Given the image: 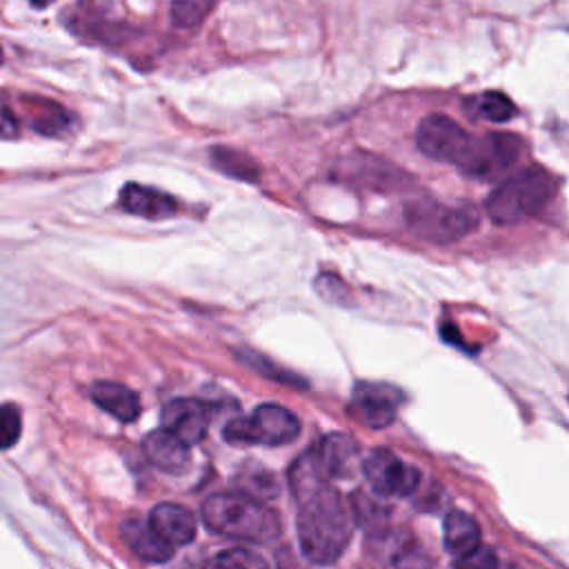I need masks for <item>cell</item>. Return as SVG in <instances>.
I'll use <instances>...</instances> for the list:
<instances>
[{
	"label": "cell",
	"mask_w": 569,
	"mask_h": 569,
	"mask_svg": "<svg viewBox=\"0 0 569 569\" xmlns=\"http://www.w3.org/2000/svg\"><path fill=\"white\" fill-rule=\"evenodd\" d=\"M20 133V124L16 113L11 111L9 102L4 100V96L0 93V138L4 140H13Z\"/></svg>",
	"instance_id": "484cf974"
},
{
	"label": "cell",
	"mask_w": 569,
	"mask_h": 569,
	"mask_svg": "<svg viewBox=\"0 0 569 569\" xmlns=\"http://www.w3.org/2000/svg\"><path fill=\"white\" fill-rule=\"evenodd\" d=\"M469 107L478 118H485L489 122H507L516 116V104L500 91H485L476 96Z\"/></svg>",
	"instance_id": "ffe728a7"
},
{
	"label": "cell",
	"mask_w": 569,
	"mask_h": 569,
	"mask_svg": "<svg viewBox=\"0 0 569 569\" xmlns=\"http://www.w3.org/2000/svg\"><path fill=\"white\" fill-rule=\"evenodd\" d=\"M471 136L449 116L445 113H429L420 120L416 129V144L418 149L433 160L442 162H458L462 151L467 149Z\"/></svg>",
	"instance_id": "9c48e42d"
},
{
	"label": "cell",
	"mask_w": 569,
	"mask_h": 569,
	"mask_svg": "<svg viewBox=\"0 0 569 569\" xmlns=\"http://www.w3.org/2000/svg\"><path fill=\"white\" fill-rule=\"evenodd\" d=\"M202 522L213 533L249 540L271 542L280 536L278 513L262 502V498L247 491H220L202 502Z\"/></svg>",
	"instance_id": "7a4b0ae2"
},
{
	"label": "cell",
	"mask_w": 569,
	"mask_h": 569,
	"mask_svg": "<svg viewBox=\"0 0 569 569\" xmlns=\"http://www.w3.org/2000/svg\"><path fill=\"white\" fill-rule=\"evenodd\" d=\"M442 540H445V549L453 558H460L480 545V525L467 511L453 509L445 516Z\"/></svg>",
	"instance_id": "e0dca14e"
},
{
	"label": "cell",
	"mask_w": 569,
	"mask_h": 569,
	"mask_svg": "<svg viewBox=\"0 0 569 569\" xmlns=\"http://www.w3.org/2000/svg\"><path fill=\"white\" fill-rule=\"evenodd\" d=\"M0 60H2V53H0Z\"/></svg>",
	"instance_id": "83f0119b"
},
{
	"label": "cell",
	"mask_w": 569,
	"mask_h": 569,
	"mask_svg": "<svg viewBox=\"0 0 569 569\" xmlns=\"http://www.w3.org/2000/svg\"><path fill=\"white\" fill-rule=\"evenodd\" d=\"M29 111H31V127L44 136H60L64 129H69L71 116L56 102L36 98Z\"/></svg>",
	"instance_id": "ac0fdd59"
},
{
	"label": "cell",
	"mask_w": 569,
	"mask_h": 569,
	"mask_svg": "<svg viewBox=\"0 0 569 569\" xmlns=\"http://www.w3.org/2000/svg\"><path fill=\"white\" fill-rule=\"evenodd\" d=\"M120 531L124 542L136 551V556L147 562H167L173 556V545L156 533L149 522L127 520Z\"/></svg>",
	"instance_id": "2e32d148"
},
{
	"label": "cell",
	"mask_w": 569,
	"mask_h": 569,
	"mask_svg": "<svg viewBox=\"0 0 569 569\" xmlns=\"http://www.w3.org/2000/svg\"><path fill=\"white\" fill-rule=\"evenodd\" d=\"M33 7H38V9H44V7H49L53 0H29Z\"/></svg>",
	"instance_id": "4316f807"
},
{
	"label": "cell",
	"mask_w": 569,
	"mask_h": 569,
	"mask_svg": "<svg viewBox=\"0 0 569 569\" xmlns=\"http://www.w3.org/2000/svg\"><path fill=\"white\" fill-rule=\"evenodd\" d=\"M120 204L129 213H136V216H142V218H151V220L169 218L178 209V202L169 193L158 191L153 187L136 184V182H129V184L122 187Z\"/></svg>",
	"instance_id": "5bb4252c"
},
{
	"label": "cell",
	"mask_w": 569,
	"mask_h": 569,
	"mask_svg": "<svg viewBox=\"0 0 569 569\" xmlns=\"http://www.w3.org/2000/svg\"><path fill=\"white\" fill-rule=\"evenodd\" d=\"M522 149L525 144L516 133L496 131L480 138L471 136L456 167L471 178L493 180L518 162V158L522 156Z\"/></svg>",
	"instance_id": "5b68a950"
},
{
	"label": "cell",
	"mask_w": 569,
	"mask_h": 569,
	"mask_svg": "<svg viewBox=\"0 0 569 569\" xmlns=\"http://www.w3.org/2000/svg\"><path fill=\"white\" fill-rule=\"evenodd\" d=\"M160 422L191 447L198 445L207 433L209 409L196 398H176L164 405Z\"/></svg>",
	"instance_id": "30bf717a"
},
{
	"label": "cell",
	"mask_w": 569,
	"mask_h": 569,
	"mask_svg": "<svg viewBox=\"0 0 569 569\" xmlns=\"http://www.w3.org/2000/svg\"><path fill=\"white\" fill-rule=\"evenodd\" d=\"M313 456H316V462H318L320 471L329 480H340V478L353 476L356 469L362 462L353 438H349L347 433H329V436H325L320 440L318 449L313 451Z\"/></svg>",
	"instance_id": "8fae6325"
},
{
	"label": "cell",
	"mask_w": 569,
	"mask_h": 569,
	"mask_svg": "<svg viewBox=\"0 0 569 569\" xmlns=\"http://www.w3.org/2000/svg\"><path fill=\"white\" fill-rule=\"evenodd\" d=\"M360 469L378 496H411L420 482L418 469L387 449H373L362 458Z\"/></svg>",
	"instance_id": "ba28073f"
},
{
	"label": "cell",
	"mask_w": 569,
	"mask_h": 569,
	"mask_svg": "<svg viewBox=\"0 0 569 569\" xmlns=\"http://www.w3.org/2000/svg\"><path fill=\"white\" fill-rule=\"evenodd\" d=\"M222 436L231 445L280 447L300 436V422L282 405L264 402L256 407L253 413L229 420Z\"/></svg>",
	"instance_id": "277c9868"
},
{
	"label": "cell",
	"mask_w": 569,
	"mask_h": 569,
	"mask_svg": "<svg viewBox=\"0 0 569 569\" xmlns=\"http://www.w3.org/2000/svg\"><path fill=\"white\" fill-rule=\"evenodd\" d=\"M211 162L227 176L238 180H258L260 167L242 151L229 149V147H216L211 149Z\"/></svg>",
	"instance_id": "d6986e66"
},
{
	"label": "cell",
	"mask_w": 569,
	"mask_h": 569,
	"mask_svg": "<svg viewBox=\"0 0 569 569\" xmlns=\"http://www.w3.org/2000/svg\"><path fill=\"white\" fill-rule=\"evenodd\" d=\"M142 451L156 469L173 476L184 473L191 462L189 445L164 427L147 433V438L142 440Z\"/></svg>",
	"instance_id": "7c38bea8"
},
{
	"label": "cell",
	"mask_w": 569,
	"mask_h": 569,
	"mask_svg": "<svg viewBox=\"0 0 569 569\" xmlns=\"http://www.w3.org/2000/svg\"><path fill=\"white\" fill-rule=\"evenodd\" d=\"M22 433V413L13 402L0 405V449H9Z\"/></svg>",
	"instance_id": "603a6c76"
},
{
	"label": "cell",
	"mask_w": 569,
	"mask_h": 569,
	"mask_svg": "<svg viewBox=\"0 0 569 569\" xmlns=\"http://www.w3.org/2000/svg\"><path fill=\"white\" fill-rule=\"evenodd\" d=\"M480 222V216L469 204H440V202H416L409 209V227L416 236L431 242H456L471 233Z\"/></svg>",
	"instance_id": "8992f818"
},
{
	"label": "cell",
	"mask_w": 569,
	"mask_h": 569,
	"mask_svg": "<svg viewBox=\"0 0 569 569\" xmlns=\"http://www.w3.org/2000/svg\"><path fill=\"white\" fill-rule=\"evenodd\" d=\"M289 485L296 502V527L302 556L316 565H329L342 556L351 538V516L340 493L320 471L313 453H302Z\"/></svg>",
	"instance_id": "6da1fadb"
},
{
	"label": "cell",
	"mask_w": 569,
	"mask_h": 569,
	"mask_svg": "<svg viewBox=\"0 0 569 569\" xmlns=\"http://www.w3.org/2000/svg\"><path fill=\"white\" fill-rule=\"evenodd\" d=\"M556 178L542 167H527L505 178L487 198V216L496 224H513L540 213L556 196Z\"/></svg>",
	"instance_id": "3957f363"
},
{
	"label": "cell",
	"mask_w": 569,
	"mask_h": 569,
	"mask_svg": "<svg viewBox=\"0 0 569 569\" xmlns=\"http://www.w3.org/2000/svg\"><path fill=\"white\" fill-rule=\"evenodd\" d=\"M453 565L456 567H482V569H489V567L498 565V558H496V553L489 547L478 545L469 553H465L460 558H453Z\"/></svg>",
	"instance_id": "d4e9b609"
},
{
	"label": "cell",
	"mask_w": 569,
	"mask_h": 569,
	"mask_svg": "<svg viewBox=\"0 0 569 569\" xmlns=\"http://www.w3.org/2000/svg\"><path fill=\"white\" fill-rule=\"evenodd\" d=\"M402 391L387 382H358L351 391L347 411L369 429L389 427L400 409Z\"/></svg>",
	"instance_id": "52a82bcc"
},
{
	"label": "cell",
	"mask_w": 569,
	"mask_h": 569,
	"mask_svg": "<svg viewBox=\"0 0 569 569\" xmlns=\"http://www.w3.org/2000/svg\"><path fill=\"white\" fill-rule=\"evenodd\" d=\"M211 565L216 567H264L267 560L249 549H227L211 558Z\"/></svg>",
	"instance_id": "cb8c5ba5"
},
{
	"label": "cell",
	"mask_w": 569,
	"mask_h": 569,
	"mask_svg": "<svg viewBox=\"0 0 569 569\" xmlns=\"http://www.w3.org/2000/svg\"><path fill=\"white\" fill-rule=\"evenodd\" d=\"M147 522L151 525V529L156 533H160L173 547L176 545H189L196 538V529H198L196 516L187 507L176 505V502L156 505L151 509Z\"/></svg>",
	"instance_id": "4fadbf2b"
},
{
	"label": "cell",
	"mask_w": 569,
	"mask_h": 569,
	"mask_svg": "<svg viewBox=\"0 0 569 569\" xmlns=\"http://www.w3.org/2000/svg\"><path fill=\"white\" fill-rule=\"evenodd\" d=\"M213 4L216 0H171L169 16L173 27L191 29V27H198L209 16Z\"/></svg>",
	"instance_id": "44dd1931"
},
{
	"label": "cell",
	"mask_w": 569,
	"mask_h": 569,
	"mask_svg": "<svg viewBox=\"0 0 569 569\" xmlns=\"http://www.w3.org/2000/svg\"><path fill=\"white\" fill-rule=\"evenodd\" d=\"M91 400L107 413H111L113 418H118L120 422H133L142 407H140V398L136 391H131L129 387H124L122 382H111V380H100L91 387L89 391Z\"/></svg>",
	"instance_id": "9a60e30c"
},
{
	"label": "cell",
	"mask_w": 569,
	"mask_h": 569,
	"mask_svg": "<svg viewBox=\"0 0 569 569\" xmlns=\"http://www.w3.org/2000/svg\"><path fill=\"white\" fill-rule=\"evenodd\" d=\"M351 505H353V516L358 518V522L365 529L380 531L385 527V522L389 518V509L380 500H376L362 491H356Z\"/></svg>",
	"instance_id": "7402d4cb"
}]
</instances>
